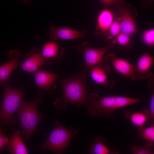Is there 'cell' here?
<instances>
[{"mask_svg":"<svg viewBox=\"0 0 154 154\" xmlns=\"http://www.w3.org/2000/svg\"><path fill=\"white\" fill-rule=\"evenodd\" d=\"M8 151L11 154H27L29 152L21 137V131H14L11 137L6 145Z\"/></svg>","mask_w":154,"mask_h":154,"instance_id":"cell-17","label":"cell"},{"mask_svg":"<svg viewBox=\"0 0 154 154\" xmlns=\"http://www.w3.org/2000/svg\"><path fill=\"white\" fill-rule=\"evenodd\" d=\"M115 70L124 78L133 81L136 79L135 66L124 59L118 58L113 53H108L106 57Z\"/></svg>","mask_w":154,"mask_h":154,"instance_id":"cell-9","label":"cell"},{"mask_svg":"<svg viewBox=\"0 0 154 154\" xmlns=\"http://www.w3.org/2000/svg\"><path fill=\"white\" fill-rule=\"evenodd\" d=\"M84 70L82 69L72 77L58 79L63 95L58 97L53 103L57 109L64 110L69 104H73L77 108L85 104L89 88L87 75Z\"/></svg>","mask_w":154,"mask_h":154,"instance_id":"cell-1","label":"cell"},{"mask_svg":"<svg viewBox=\"0 0 154 154\" xmlns=\"http://www.w3.org/2000/svg\"><path fill=\"white\" fill-rule=\"evenodd\" d=\"M114 20V15L108 9L102 10L99 14L97 19V27L95 34L102 37L108 33L109 29Z\"/></svg>","mask_w":154,"mask_h":154,"instance_id":"cell-16","label":"cell"},{"mask_svg":"<svg viewBox=\"0 0 154 154\" xmlns=\"http://www.w3.org/2000/svg\"><path fill=\"white\" fill-rule=\"evenodd\" d=\"M105 6H115L124 2L125 0H100Z\"/></svg>","mask_w":154,"mask_h":154,"instance_id":"cell-27","label":"cell"},{"mask_svg":"<svg viewBox=\"0 0 154 154\" xmlns=\"http://www.w3.org/2000/svg\"><path fill=\"white\" fill-rule=\"evenodd\" d=\"M23 4H27L29 3V0H23Z\"/></svg>","mask_w":154,"mask_h":154,"instance_id":"cell-28","label":"cell"},{"mask_svg":"<svg viewBox=\"0 0 154 154\" xmlns=\"http://www.w3.org/2000/svg\"><path fill=\"white\" fill-rule=\"evenodd\" d=\"M138 138L143 139L151 145L154 146V125H149L147 127L145 126L138 127Z\"/></svg>","mask_w":154,"mask_h":154,"instance_id":"cell-20","label":"cell"},{"mask_svg":"<svg viewBox=\"0 0 154 154\" xmlns=\"http://www.w3.org/2000/svg\"><path fill=\"white\" fill-rule=\"evenodd\" d=\"M125 117L138 127H141L145 126V124L148 121L149 113L147 108L145 109L142 112H127L125 114Z\"/></svg>","mask_w":154,"mask_h":154,"instance_id":"cell-18","label":"cell"},{"mask_svg":"<svg viewBox=\"0 0 154 154\" xmlns=\"http://www.w3.org/2000/svg\"><path fill=\"white\" fill-rule=\"evenodd\" d=\"M124 3L115 6L121 18V32L129 36L133 35L138 31L137 26L131 12L123 7Z\"/></svg>","mask_w":154,"mask_h":154,"instance_id":"cell-12","label":"cell"},{"mask_svg":"<svg viewBox=\"0 0 154 154\" xmlns=\"http://www.w3.org/2000/svg\"><path fill=\"white\" fill-rule=\"evenodd\" d=\"M120 21V17L116 18L114 20L109 29V35L107 37L108 39L116 37L119 33L121 31Z\"/></svg>","mask_w":154,"mask_h":154,"instance_id":"cell-23","label":"cell"},{"mask_svg":"<svg viewBox=\"0 0 154 154\" xmlns=\"http://www.w3.org/2000/svg\"><path fill=\"white\" fill-rule=\"evenodd\" d=\"M142 38L143 42L147 45L153 46L154 44V30L149 29L143 34Z\"/></svg>","mask_w":154,"mask_h":154,"instance_id":"cell-24","label":"cell"},{"mask_svg":"<svg viewBox=\"0 0 154 154\" xmlns=\"http://www.w3.org/2000/svg\"><path fill=\"white\" fill-rule=\"evenodd\" d=\"M3 96L0 112L1 127L12 125L15 121L13 117L24 100V91L9 86L7 83L2 84Z\"/></svg>","mask_w":154,"mask_h":154,"instance_id":"cell-4","label":"cell"},{"mask_svg":"<svg viewBox=\"0 0 154 154\" xmlns=\"http://www.w3.org/2000/svg\"><path fill=\"white\" fill-rule=\"evenodd\" d=\"M106 139L105 137L98 136L91 145L89 153L91 154H117V150H111L105 145Z\"/></svg>","mask_w":154,"mask_h":154,"instance_id":"cell-19","label":"cell"},{"mask_svg":"<svg viewBox=\"0 0 154 154\" xmlns=\"http://www.w3.org/2000/svg\"><path fill=\"white\" fill-rule=\"evenodd\" d=\"M116 40L113 43L114 44L116 42L121 50L129 51L133 47V42L129 35L121 33L116 37Z\"/></svg>","mask_w":154,"mask_h":154,"instance_id":"cell-21","label":"cell"},{"mask_svg":"<svg viewBox=\"0 0 154 154\" xmlns=\"http://www.w3.org/2000/svg\"><path fill=\"white\" fill-rule=\"evenodd\" d=\"M9 60L7 62L0 66V83H7L13 71L17 67L22 54L18 49L9 50L7 54Z\"/></svg>","mask_w":154,"mask_h":154,"instance_id":"cell-13","label":"cell"},{"mask_svg":"<svg viewBox=\"0 0 154 154\" xmlns=\"http://www.w3.org/2000/svg\"><path fill=\"white\" fill-rule=\"evenodd\" d=\"M43 102L40 98L30 102L24 100L17 112V117L22 127L21 135L26 140L30 141L34 132L37 129L38 124L43 117L38 110V104Z\"/></svg>","mask_w":154,"mask_h":154,"instance_id":"cell-3","label":"cell"},{"mask_svg":"<svg viewBox=\"0 0 154 154\" xmlns=\"http://www.w3.org/2000/svg\"><path fill=\"white\" fill-rule=\"evenodd\" d=\"M35 73V82L39 89V96L53 94L56 88L55 81L59 75L40 70Z\"/></svg>","mask_w":154,"mask_h":154,"instance_id":"cell-8","label":"cell"},{"mask_svg":"<svg viewBox=\"0 0 154 154\" xmlns=\"http://www.w3.org/2000/svg\"><path fill=\"white\" fill-rule=\"evenodd\" d=\"M45 64L41 51L38 48L35 47L30 53L25 55L24 60L21 65V67L24 71L35 73Z\"/></svg>","mask_w":154,"mask_h":154,"instance_id":"cell-10","label":"cell"},{"mask_svg":"<svg viewBox=\"0 0 154 154\" xmlns=\"http://www.w3.org/2000/svg\"><path fill=\"white\" fill-rule=\"evenodd\" d=\"M52 124V131L40 148L43 150L50 151L57 154L63 153L78 129L74 127L68 129L56 120L53 121Z\"/></svg>","mask_w":154,"mask_h":154,"instance_id":"cell-5","label":"cell"},{"mask_svg":"<svg viewBox=\"0 0 154 154\" xmlns=\"http://www.w3.org/2000/svg\"><path fill=\"white\" fill-rule=\"evenodd\" d=\"M149 118L147 123L149 125L154 124V91H153L150 100Z\"/></svg>","mask_w":154,"mask_h":154,"instance_id":"cell-25","label":"cell"},{"mask_svg":"<svg viewBox=\"0 0 154 154\" xmlns=\"http://www.w3.org/2000/svg\"><path fill=\"white\" fill-rule=\"evenodd\" d=\"M88 72L93 81L106 88H113L115 82L110 79L108 75L111 70L109 62L106 57L100 63L86 68Z\"/></svg>","mask_w":154,"mask_h":154,"instance_id":"cell-7","label":"cell"},{"mask_svg":"<svg viewBox=\"0 0 154 154\" xmlns=\"http://www.w3.org/2000/svg\"><path fill=\"white\" fill-rule=\"evenodd\" d=\"M9 138L3 133V127L0 128V153L4 146L8 143L9 141Z\"/></svg>","mask_w":154,"mask_h":154,"instance_id":"cell-26","label":"cell"},{"mask_svg":"<svg viewBox=\"0 0 154 154\" xmlns=\"http://www.w3.org/2000/svg\"><path fill=\"white\" fill-rule=\"evenodd\" d=\"M49 37L54 41L58 39L64 40H73L85 37L88 31L85 30L81 31L70 28L58 27L52 24L49 28Z\"/></svg>","mask_w":154,"mask_h":154,"instance_id":"cell-11","label":"cell"},{"mask_svg":"<svg viewBox=\"0 0 154 154\" xmlns=\"http://www.w3.org/2000/svg\"><path fill=\"white\" fill-rule=\"evenodd\" d=\"M153 148L151 145L146 142L144 145L141 146L131 147L130 150L133 154H154V152L152 150Z\"/></svg>","mask_w":154,"mask_h":154,"instance_id":"cell-22","label":"cell"},{"mask_svg":"<svg viewBox=\"0 0 154 154\" xmlns=\"http://www.w3.org/2000/svg\"><path fill=\"white\" fill-rule=\"evenodd\" d=\"M114 48L113 44L98 48L90 47V44L87 41L80 44L77 48V50L84 54L85 64V68L101 63L104 58V55L110 48Z\"/></svg>","mask_w":154,"mask_h":154,"instance_id":"cell-6","label":"cell"},{"mask_svg":"<svg viewBox=\"0 0 154 154\" xmlns=\"http://www.w3.org/2000/svg\"><path fill=\"white\" fill-rule=\"evenodd\" d=\"M64 52V49L60 48L58 43L52 40L46 43L41 51L45 64H48L59 61Z\"/></svg>","mask_w":154,"mask_h":154,"instance_id":"cell-15","label":"cell"},{"mask_svg":"<svg viewBox=\"0 0 154 154\" xmlns=\"http://www.w3.org/2000/svg\"><path fill=\"white\" fill-rule=\"evenodd\" d=\"M153 62V58L149 52H146L143 54L135 66L136 79L140 81H144L150 78L152 75L151 68Z\"/></svg>","mask_w":154,"mask_h":154,"instance_id":"cell-14","label":"cell"},{"mask_svg":"<svg viewBox=\"0 0 154 154\" xmlns=\"http://www.w3.org/2000/svg\"><path fill=\"white\" fill-rule=\"evenodd\" d=\"M140 102L143 101L138 98L121 96L100 98L98 94L92 93L87 97L85 104L92 116L108 117L118 109Z\"/></svg>","mask_w":154,"mask_h":154,"instance_id":"cell-2","label":"cell"}]
</instances>
